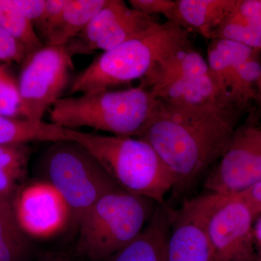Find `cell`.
<instances>
[{
  "instance_id": "obj_19",
  "label": "cell",
  "mask_w": 261,
  "mask_h": 261,
  "mask_svg": "<svg viewBox=\"0 0 261 261\" xmlns=\"http://www.w3.org/2000/svg\"><path fill=\"white\" fill-rule=\"evenodd\" d=\"M13 201L0 198V261H29L32 243L19 226Z\"/></svg>"
},
{
  "instance_id": "obj_37",
  "label": "cell",
  "mask_w": 261,
  "mask_h": 261,
  "mask_svg": "<svg viewBox=\"0 0 261 261\" xmlns=\"http://www.w3.org/2000/svg\"><path fill=\"white\" fill-rule=\"evenodd\" d=\"M260 2H261V0H260Z\"/></svg>"
},
{
  "instance_id": "obj_1",
  "label": "cell",
  "mask_w": 261,
  "mask_h": 261,
  "mask_svg": "<svg viewBox=\"0 0 261 261\" xmlns=\"http://www.w3.org/2000/svg\"><path fill=\"white\" fill-rule=\"evenodd\" d=\"M245 113L238 108L181 107L159 99L139 138L152 146L166 165L172 177L173 196L180 197L191 191L221 159Z\"/></svg>"
},
{
  "instance_id": "obj_34",
  "label": "cell",
  "mask_w": 261,
  "mask_h": 261,
  "mask_svg": "<svg viewBox=\"0 0 261 261\" xmlns=\"http://www.w3.org/2000/svg\"><path fill=\"white\" fill-rule=\"evenodd\" d=\"M254 102L255 103V108H254L255 113H256L259 121L261 123V75L260 80L258 81V84H257L256 97H255Z\"/></svg>"
},
{
  "instance_id": "obj_29",
  "label": "cell",
  "mask_w": 261,
  "mask_h": 261,
  "mask_svg": "<svg viewBox=\"0 0 261 261\" xmlns=\"http://www.w3.org/2000/svg\"><path fill=\"white\" fill-rule=\"evenodd\" d=\"M25 173L23 171L0 168V198L14 200L20 188L19 184L23 181Z\"/></svg>"
},
{
  "instance_id": "obj_9",
  "label": "cell",
  "mask_w": 261,
  "mask_h": 261,
  "mask_svg": "<svg viewBox=\"0 0 261 261\" xmlns=\"http://www.w3.org/2000/svg\"><path fill=\"white\" fill-rule=\"evenodd\" d=\"M255 219L240 196H221L207 224L216 261H258L253 234Z\"/></svg>"
},
{
  "instance_id": "obj_11",
  "label": "cell",
  "mask_w": 261,
  "mask_h": 261,
  "mask_svg": "<svg viewBox=\"0 0 261 261\" xmlns=\"http://www.w3.org/2000/svg\"><path fill=\"white\" fill-rule=\"evenodd\" d=\"M13 207L19 226L29 238H53L63 231L72 219L63 196L42 179L19 189Z\"/></svg>"
},
{
  "instance_id": "obj_17",
  "label": "cell",
  "mask_w": 261,
  "mask_h": 261,
  "mask_svg": "<svg viewBox=\"0 0 261 261\" xmlns=\"http://www.w3.org/2000/svg\"><path fill=\"white\" fill-rule=\"evenodd\" d=\"M74 130L44 121H32L0 116V144L74 141Z\"/></svg>"
},
{
  "instance_id": "obj_35",
  "label": "cell",
  "mask_w": 261,
  "mask_h": 261,
  "mask_svg": "<svg viewBox=\"0 0 261 261\" xmlns=\"http://www.w3.org/2000/svg\"><path fill=\"white\" fill-rule=\"evenodd\" d=\"M37 261H72L69 257L62 254L53 253L41 257Z\"/></svg>"
},
{
  "instance_id": "obj_30",
  "label": "cell",
  "mask_w": 261,
  "mask_h": 261,
  "mask_svg": "<svg viewBox=\"0 0 261 261\" xmlns=\"http://www.w3.org/2000/svg\"><path fill=\"white\" fill-rule=\"evenodd\" d=\"M13 4L21 11L27 18L34 25L41 18L44 8L46 0H12Z\"/></svg>"
},
{
  "instance_id": "obj_4",
  "label": "cell",
  "mask_w": 261,
  "mask_h": 261,
  "mask_svg": "<svg viewBox=\"0 0 261 261\" xmlns=\"http://www.w3.org/2000/svg\"><path fill=\"white\" fill-rule=\"evenodd\" d=\"M74 142L87 149L124 191L164 204L173 188L166 165L146 141L137 137L86 133L74 130Z\"/></svg>"
},
{
  "instance_id": "obj_8",
  "label": "cell",
  "mask_w": 261,
  "mask_h": 261,
  "mask_svg": "<svg viewBox=\"0 0 261 261\" xmlns=\"http://www.w3.org/2000/svg\"><path fill=\"white\" fill-rule=\"evenodd\" d=\"M261 180V123L255 108L239 125L224 155L208 175L205 189L222 197L238 195Z\"/></svg>"
},
{
  "instance_id": "obj_18",
  "label": "cell",
  "mask_w": 261,
  "mask_h": 261,
  "mask_svg": "<svg viewBox=\"0 0 261 261\" xmlns=\"http://www.w3.org/2000/svg\"><path fill=\"white\" fill-rule=\"evenodd\" d=\"M255 50L257 49L228 39H211L210 45L207 48L209 70L214 80L227 93L233 72L239 65L250 58Z\"/></svg>"
},
{
  "instance_id": "obj_14",
  "label": "cell",
  "mask_w": 261,
  "mask_h": 261,
  "mask_svg": "<svg viewBox=\"0 0 261 261\" xmlns=\"http://www.w3.org/2000/svg\"><path fill=\"white\" fill-rule=\"evenodd\" d=\"M171 209L166 202L159 204L140 234L104 261H166Z\"/></svg>"
},
{
  "instance_id": "obj_7",
  "label": "cell",
  "mask_w": 261,
  "mask_h": 261,
  "mask_svg": "<svg viewBox=\"0 0 261 261\" xmlns=\"http://www.w3.org/2000/svg\"><path fill=\"white\" fill-rule=\"evenodd\" d=\"M73 69L65 46L44 45L27 57L18 80L25 119L42 121L46 111L61 99Z\"/></svg>"
},
{
  "instance_id": "obj_24",
  "label": "cell",
  "mask_w": 261,
  "mask_h": 261,
  "mask_svg": "<svg viewBox=\"0 0 261 261\" xmlns=\"http://www.w3.org/2000/svg\"><path fill=\"white\" fill-rule=\"evenodd\" d=\"M30 155L29 144H0V168L27 172Z\"/></svg>"
},
{
  "instance_id": "obj_32",
  "label": "cell",
  "mask_w": 261,
  "mask_h": 261,
  "mask_svg": "<svg viewBox=\"0 0 261 261\" xmlns=\"http://www.w3.org/2000/svg\"><path fill=\"white\" fill-rule=\"evenodd\" d=\"M18 82L5 64L0 63V89Z\"/></svg>"
},
{
  "instance_id": "obj_25",
  "label": "cell",
  "mask_w": 261,
  "mask_h": 261,
  "mask_svg": "<svg viewBox=\"0 0 261 261\" xmlns=\"http://www.w3.org/2000/svg\"><path fill=\"white\" fill-rule=\"evenodd\" d=\"M65 3V0H46L44 13L34 25L44 45L59 25Z\"/></svg>"
},
{
  "instance_id": "obj_6",
  "label": "cell",
  "mask_w": 261,
  "mask_h": 261,
  "mask_svg": "<svg viewBox=\"0 0 261 261\" xmlns=\"http://www.w3.org/2000/svg\"><path fill=\"white\" fill-rule=\"evenodd\" d=\"M38 168L42 180L63 196L76 224L101 197L121 189L95 158L74 141L51 142Z\"/></svg>"
},
{
  "instance_id": "obj_12",
  "label": "cell",
  "mask_w": 261,
  "mask_h": 261,
  "mask_svg": "<svg viewBox=\"0 0 261 261\" xmlns=\"http://www.w3.org/2000/svg\"><path fill=\"white\" fill-rule=\"evenodd\" d=\"M157 22L153 17L128 7L124 1L108 0L90 23L91 34L96 40L94 51H106L118 47Z\"/></svg>"
},
{
  "instance_id": "obj_3",
  "label": "cell",
  "mask_w": 261,
  "mask_h": 261,
  "mask_svg": "<svg viewBox=\"0 0 261 261\" xmlns=\"http://www.w3.org/2000/svg\"><path fill=\"white\" fill-rule=\"evenodd\" d=\"M188 44L186 29L168 20L157 22L140 35L96 58L72 82L70 94L106 90L143 80L161 60Z\"/></svg>"
},
{
  "instance_id": "obj_13",
  "label": "cell",
  "mask_w": 261,
  "mask_h": 261,
  "mask_svg": "<svg viewBox=\"0 0 261 261\" xmlns=\"http://www.w3.org/2000/svg\"><path fill=\"white\" fill-rule=\"evenodd\" d=\"M149 89L154 97L173 106L202 109H240L231 102L227 92L211 73L171 81Z\"/></svg>"
},
{
  "instance_id": "obj_27",
  "label": "cell",
  "mask_w": 261,
  "mask_h": 261,
  "mask_svg": "<svg viewBox=\"0 0 261 261\" xmlns=\"http://www.w3.org/2000/svg\"><path fill=\"white\" fill-rule=\"evenodd\" d=\"M0 116L25 119L18 82L0 89Z\"/></svg>"
},
{
  "instance_id": "obj_5",
  "label": "cell",
  "mask_w": 261,
  "mask_h": 261,
  "mask_svg": "<svg viewBox=\"0 0 261 261\" xmlns=\"http://www.w3.org/2000/svg\"><path fill=\"white\" fill-rule=\"evenodd\" d=\"M159 204L122 189L109 192L78 223L75 250L87 261H104L140 234Z\"/></svg>"
},
{
  "instance_id": "obj_22",
  "label": "cell",
  "mask_w": 261,
  "mask_h": 261,
  "mask_svg": "<svg viewBox=\"0 0 261 261\" xmlns=\"http://www.w3.org/2000/svg\"><path fill=\"white\" fill-rule=\"evenodd\" d=\"M0 27L25 48L28 56L44 46L34 30V24L12 0H0Z\"/></svg>"
},
{
  "instance_id": "obj_23",
  "label": "cell",
  "mask_w": 261,
  "mask_h": 261,
  "mask_svg": "<svg viewBox=\"0 0 261 261\" xmlns=\"http://www.w3.org/2000/svg\"><path fill=\"white\" fill-rule=\"evenodd\" d=\"M214 38L228 39L261 51V23L243 16L234 8L215 32Z\"/></svg>"
},
{
  "instance_id": "obj_15",
  "label": "cell",
  "mask_w": 261,
  "mask_h": 261,
  "mask_svg": "<svg viewBox=\"0 0 261 261\" xmlns=\"http://www.w3.org/2000/svg\"><path fill=\"white\" fill-rule=\"evenodd\" d=\"M182 28L205 39L215 32L236 6L238 0H176Z\"/></svg>"
},
{
  "instance_id": "obj_33",
  "label": "cell",
  "mask_w": 261,
  "mask_h": 261,
  "mask_svg": "<svg viewBox=\"0 0 261 261\" xmlns=\"http://www.w3.org/2000/svg\"><path fill=\"white\" fill-rule=\"evenodd\" d=\"M253 234L256 247H261V215L257 216L254 222Z\"/></svg>"
},
{
  "instance_id": "obj_36",
  "label": "cell",
  "mask_w": 261,
  "mask_h": 261,
  "mask_svg": "<svg viewBox=\"0 0 261 261\" xmlns=\"http://www.w3.org/2000/svg\"><path fill=\"white\" fill-rule=\"evenodd\" d=\"M257 255H258V261H261V247H257Z\"/></svg>"
},
{
  "instance_id": "obj_10",
  "label": "cell",
  "mask_w": 261,
  "mask_h": 261,
  "mask_svg": "<svg viewBox=\"0 0 261 261\" xmlns=\"http://www.w3.org/2000/svg\"><path fill=\"white\" fill-rule=\"evenodd\" d=\"M221 196H196L171 209L166 261H216L207 233V220Z\"/></svg>"
},
{
  "instance_id": "obj_28",
  "label": "cell",
  "mask_w": 261,
  "mask_h": 261,
  "mask_svg": "<svg viewBox=\"0 0 261 261\" xmlns=\"http://www.w3.org/2000/svg\"><path fill=\"white\" fill-rule=\"evenodd\" d=\"M27 56L25 48L0 27V62L23 63Z\"/></svg>"
},
{
  "instance_id": "obj_31",
  "label": "cell",
  "mask_w": 261,
  "mask_h": 261,
  "mask_svg": "<svg viewBox=\"0 0 261 261\" xmlns=\"http://www.w3.org/2000/svg\"><path fill=\"white\" fill-rule=\"evenodd\" d=\"M238 195L246 202L257 219L261 215V180Z\"/></svg>"
},
{
  "instance_id": "obj_16",
  "label": "cell",
  "mask_w": 261,
  "mask_h": 261,
  "mask_svg": "<svg viewBox=\"0 0 261 261\" xmlns=\"http://www.w3.org/2000/svg\"><path fill=\"white\" fill-rule=\"evenodd\" d=\"M210 73L207 62L191 44L176 49L159 62L141 84L150 89L154 86Z\"/></svg>"
},
{
  "instance_id": "obj_26",
  "label": "cell",
  "mask_w": 261,
  "mask_h": 261,
  "mask_svg": "<svg viewBox=\"0 0 261 261\" xmlns=\"http://www.w3.org/2000/svg\"><path fill=\"white\" fill-rule=\"evenodd\" d=\"M128 3L132 8L144 14H162L168 21L182 27L176 2L173 0H130Z\"/></svg>"
},
{
  "instance_id": "obj_20",
  "label": "cell",
  "mask_w": 261,
  "mask_h": 261,
  "mask_svg": "<svg viewBox=\"0 0 261 261\" xmlns=\"http://www.w3.org/2000/svg\"><path fill=\"white\" fill-rule=\"evenodd\" d=\"M108 0H65L61 21L45 45L65 46L88 25Z\"/></svg>"
},
{
  "instance_id": "obj_21",
  "label": "cell",
  "mask_w": 261,
  "mask_h": 261,
  "mask_svg": "<svg viewBox=\"0 0 261 261\" xmlns=\"http://www.w3.org/2000/svg\"><path fill=\"white\" fill-rule=\"evenodd\" d=\"M261 51L255 50L250 58L241 63L230 81L228 94L231 102L248 113L256 97L257 87L261 75Z\"/></svg>"
},
{
  "instance_id": "obj_2",
  "label": "cell",
  "mask_w": 261,
  "mask_h": 261,
  "mask_svg": "<svg viewBox=\"0 0 261 261\" xmlns=\"http://www.w3.org/2000/svg\"><path fill=\"white\" fill-rule=\"evenodd\" d=\"M158 102L141 84L123 90L94 91L58 99L49 110V123L68 129L89 127L114 136L139 138Z\"/></svg>"
}]
</instances>
